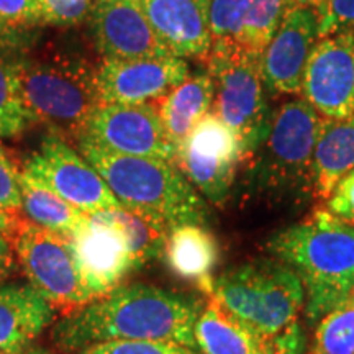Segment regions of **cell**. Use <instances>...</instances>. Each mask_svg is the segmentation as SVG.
I'll use <instances>...</instances> for the list:
<instances>
[{
  "mask_svg": "<svg viewBox=\"0 0 354 354\" xmlns=\"http://www.w3.org/2000/svg\"><path fill=\"white\" fill-rule=\"evenodd\" d=\"M201 297L162 287L133 282L63 317L53 328V343L63 353H79L95 343L115 339L176 343L197 349ZM198 351V349H197Z\"/></svg>",
  "mask_w": 354,
  "mask_h": 354,
  "instance_id": "1",
  "label": "cell"
},
{
  "mask_svg": "<svg viewBox=\"0 0 354 354\" xmlns=\"http://www.w3.org/2000/svg\"><path fill=\"white\" fill-rule=\"evenodd\" d=\"M274 258L289 264L305 289L304 313L315 326L354 290V225L326 209L274 234L268 243Z\"/></svg>",
  "mask_w": 354,
  "mask_h": 354,
  "instance_id": "2",
  "label": "cell"
},
{
  "mask_svg": "<svg viewBox=\"0 0 354 354\" xmlns=\"http://www.w3.org/2000/svg\"><path fill=\"white\" fill-rule=\"evenodd\" d=\"M84 158L104 177L123 207L140 212L169 230L209 221V207L174 162L125 156L76 138Z\"/></svg>",
  "mask_w": 354,
  "mask_h": 354,
  "instance_id": "3",
  "label": "cell"
},
{
  "mask_svg": "<svg viewBox=\"0 0 354 354\" xmlns=\"http://www.w3.org/2000/svg\"><path fill=\"white\" fill-rule=\"evenodd\" d=\"M322 117L302 97L274 110L271 130L246 165L251 196L304 203L313 198L312 161Z\"/></svg>",
  "mask_w": 354,
  "mask_h": 354,
  "instance_id": "4",
  "label": "cell"
},
{
  "mask_svg": "<svg viewBox=\"0 0 354 354\" xmlns=\"http://www.w3.org/2000/svg\"><path fill=\"white\" fill-rule=\"evenodd\" d=\"M209 299L271 343L300 323L305 289L297 272L272 256L228 269L214 281Z\"/></svg>",
  "mask_w": 354,
  "mask_h": 354,
  "instance_id": "5",
  "label": "cell"
},
{
  "mask_svg": "<svg viewBox=\"0 0 354 354\" xmlns=\"http://www.w3.org/2000/svg\"><path fill=\"white\" fill-rule=\"evenodd\" d=\"M205 64L215 82L214 112L236 135L246 162L268 136L276 110L261 73V56L236 43H212Z\"/></svg>",
  "mask_w": 354,
  "mask_h": 354,
  "instance_id": "6",
  "label": "cell"
},
{
  "mask_svg": "<svg viewBox=\"0 0 354 354\" xmlns=\"http://www.w3.org/2000/svg\"><path fill=\"white\" fill-rule=\"evenodd\" d=\"M20 91L30 123H48L74 136L100 105L95 69L74 56L21 59Z\"/></svg>",
  "mask_w": 354,
  "mask_h": 354,
  "instance_id": "7",
  "label": "cell"
},
{
  "mask_svg": "<svg viewBox=\"0 0 354 354\" xmlns=\"http://www.w3.org/2000/svg\"><path fill=\"white\" fill-rule=\"evenodd\" d=\"M8 240L28 284L61 315L68 317L94 300L79 272L69 236L19 218Z\"/></svg>",
  "mask_w": 354,
  "mask_h": 354,
  "instance_id": "8",
  "label": "cell"
},
{
  "mask_svg": "<svg viewBox=\"0 0 354 354\" xmlns=\"http://www.w3.org/2000/svg\"><path fill=\"white\" fill-rule=\"evenodd\" d=\"M243 162L240 141L214 110L194 127L174 159L189 183L215 207L227 203Z\"/></svg>",
  "mask_w": 354,
  "mask_h": 354,
  "instance_id": "9",
  "label": "cell"
},
{
  "mask_svg": "<svg viewBox=\"0 0 354 354\" xmlns=\"http://www.w3.org/2000/svg\"><path fill=\"white\" fill-rule=\"evenodd\" d=\"M76 138L125 156L171 162L176 159V148L154 104H102L76 133Z\"/></svg>",
  "mask_w": 354,
  "mask_h": 354,
  "instance_id": "10",
  "label": "cell"
},
{
  "mask_svg": "<svg viewBox=\"0 0 354 354\" xmlns=\"http://www.w3.org/2000/svg\"><path fill=\"white\" fill-rule=\"evenodd\" d=\"M24 167L87 215L122 205L104 177L59 133H48Z\"/></svg>",
  "mask_w": 354,
  "mask_h": 354,
  "instance_id": "11",
  "label": "cell"
},
{
  "mask_svg": "<svg viewBox=\"0 0 354 354\" xmlns=\"http://www.w3.org/2000/svg\"><path fill=\"white\" fill-rule=\"evenodd\" d=\"M300 95L322 118L354 115V30L318 38L304 73Z\"/></svg>",
  "mask_w": 354,
  "mask_h": 354,
  "instance_id": "12",
  "label": "cell"
},
{
  "mask_svg": "<svg viewBox=\"0 0 354 354\" xmlns=\"http://www.w3.org/2000/svg\"><path fill=\"white\" fill-rule=\"evenodd\" d=\"M187 61L165 57H104L95 69L102 104H154L189 77Z\"/></svg>",
  "mask_w": 354,
  "mask_h": 354,
  "instance_id": "13",
  "label": "cell"
},
{
  "mask_svg": "<svg viewBox=\"0 0 354 354\" xmlns=\"http://www.w3.org/2000/svg\"><path fill=\"white\" fill-rule=\"evenodd\" d=\"M71 241L79 272L94 300L110 294L128 274L140 269L122 230L102 212L87 215Z\"/></svg>",
  "mask_w": 354,
  "mask_h": 354,
  "instance_id": "14",
  "label": "cell"
},
{
  "mask_svg": "<svg viewBox=\"0 0 354 354\" xmlns=\"http://www.w3.org/2000/svg\"><path fill=\"white\" fill-rule=\"evenodd\" d=\"M317 41L315 8H287L281 26L261 55V73L271 97L300 95L305 68Z\"/></svg>",
  "mask_w": 354,
  "mask_h": 354,
  "instance_id": "15",
  "label": "cell"
},
{
  "mask_svg": "<svg viewBox=\"0 0 354 354\" xmlns=\"http://www.w3.org/2000/svg\"><path fill=\"white\" fill-rule=\"evenodd\" d=\"M92 33L104 57L174 56L154 32L140 2L95 0L92 6Z\"/></svg>",
  "mask_w": 354,
  "mask_h": 354,
  "instance_id": "16",
  "label": "cell"
},
{
  "mask_svg": "<svg viewBox=\"0 0 354 354\" xmlns=\"http://www.w3.org/2000/svg\"><path fill=\"white\" fill-rule=\"evenodd\" d=\"M140 3L172 55L205 63L212 50L210 0H141Z\"/></svg>",
  "mask_w": 354,
  "mask_h": 354,
  "instance_id": "17",
  "label": "cell"
},
{
  "mask_svg": "<svg viewBox=\"0 0 354 354\" xmlns=\"http://www.w3.org/2000/svg\"><path fill=\"white\" fill-rule=\"evenodd\" d=\"M56 320L51 307L30 284L0 286V351L25 354Z\"/></svg>",
  "mask_w": 354,
  "mask_h": 354,
  "instance_id": "18",
  "label": "cell"
},
{
  "mask_svg": "<svg viewBox=\"0 0 354 354\" xmlns=\"http://www.w3.org/2000/svg\"><path fill=\"white\" fill-rule=\"evenodd\" d=\"M354 171V115L346 120L322 118L313 148V198L326 202L342 179Z\"/></svg>",
  "mask_w": 354,
  "mask_h": 354,
  "instance_id": "19",
  "label": "cell"
},
{
  "mask_svg": "<svg viewBox=\"0 0 354 354\" xmlns=\"http://www.w3.org/2000/svg\"><path fill=\"white\" fill-rule=\"evenodd\" d=\"M215 82L209 71L189 74L183 84L158 100V112L172 146L177 149L194 127L214 110Z\"/></svg>",
  "mask_w": 354,
  "mask_h": 354,
  "instance_id": "20",
  "label": "cell"
},
{
  "mask_svg": "<svg viewBox=\"0 0 354 354\" xmlns=\"http://www.w3.org/2000/svg\"><path fill=\"white\" fill-rule=\"evenodd\" d=\"M171 271L197 284L207 299L214 292V272L218 263V245L202 225H180L167 233L165 246Z\"/></svg>",
  "mask_w": 354,
  "mask_h": 354,
  "instance_id": "21",
  "label": "cell"
},
{
  "mask_svg": "<svg viewBox=\"0 0 354 354\" xmlns=\"http://www.w3.org/2000/svg\"><path fill=\"white\" fill-rule=\"evenodd\" d=\"M194 336L202 354H274L269 342L234 320L214 299L203 305Z\"/></svg>",
  "mask_w": 354,
  "mask_h": 354,
  "instance_id": "22",
  "label": "cell"
},
{
  "mask_svg": "<svg viewBox=\"0 0 354 354\" xmlns=\"http://www.w3.org/2000/svg\"><path fill=\"white\" fill-rule=\"evenodd\" d=\"M20 194L21 210L39 227L71 238L87 221V214L61 198L25 167L20 171Z\"/></svg>",
  "mask_w": 354,
  "mask_h": 354,
  "instance_id": "23",
  "label": "cell"
},
{
  "mask_svg": "<svg viewBox=\"0 0 354 354\" xmlns=\"http://www.w3.org/2000/svg\"><path fill=\"white\" fill-rule=\"evenodd\" d=\"M102 214L122 230L138 268L148 263L149 259L165 254L167 233L171 230L162 223L123 205L113 210H105Z\"/></svg>",
  "mask_w": 354,
  "mask_h": 354,
  "instance_id": "24",
  "label": "cell"
},
{
  "mask_svg": "<svg viewBox=\"0 0 354 354\" xmlns=\"http://www.w3.org/2000/svg\"><path fill=\"white\" fill-rule=\"evenodd\" d=\"M21 59L0 44V138H17L30 123L20 91Z\"/></svg>",
  "mask_w": 354,
  "mask_h": 354,
  "instance_id": "25",
  "label": "cell"
},
{
  "mask_svg": "<svg viewBox=\"0 0 354 354\" xmlns=\"http://www.w3.org/2000/svg\"><path fill=\"white\" fill-rule=\"evenodd\" d=\"M307 354H354V290L317 323Z\"/></svg>",
  "mask_w": 354,
  "mask_h": 354,
  "instance_id": "26",
  "label": "cell"
},
{
  "mask_svg": "<svg viewBox=\"0 0 354 354\" xmlns=\"http://www.w3.org/2000/svg\"><path fill=\"white\" fill-rule=\"evenodd\" d=\"M286 12V0H248L240 46L254 55H263L284 20Z\"/></svg>",
  "mask_w": 354,
  "mask_h": 354,
  "instance_id": "27",
  "label": "cell"
},
{
  "mask_svg": "<svg viewBox=\"0 0 354 354\" xmlns=\"http://www.w3.org/2000/svg\"><path fill=\"white\" fill-rule=\"evenodd\" d=\"M248 0H210L212 43L240 44Z\"/></svg>",
  "mask_w": 354,
  "mask_h": 354,
  "instance_id": "28",
  "label": "cell"
},
{
  "mask_svg": "<svg viewBox=\"0 0 354 354\" xmlns=\"http://www.w3.org/2000/svg\"><path fill=\"white\" fill-rule=\"evenodd\" d=\"M41 24L38 0H0V39H12Z\"/></svg>",
  "mask_w": 354,
  "mask_h": 354,
  "instance_id": "29",
  "label": "cell"
},
{
  "mask_svg": "<svg viewBox=\"0 0 354 354\" xmlns=\"http://www.w3.org/2000/svg\"><path fill=\"white\" fill-rule=\"evenodd\" d=\"M77 354H201L197 349L176 343L141 342V339H115L95 343Z\"/></svg>",
  "mask_w": 354,
  "mask_h": 354,
  "instance_id": "30",
  "label": "cell"
},
{
  "mask_svg": "<svg viewBox=\"0 0 354 354\" xmlns=\"http://www.w3.org/2000/svg\"><path fill=\"white\" fill-rule=\"evenodd\" d=\"M43 24L57 28H74L87 20L92 0H38Z\"/></svg>",
  "mask_w": 354,
  "mask_h": 354,
  "instance_id": "31",
  "label": "cell"
},
{
  "mask_svg": "<svg viewBox=\"0 0 354 354\" xmlns=\"http://www.w3.org/2000/svg\"><path fill=\"white\" fill-rule=\"evenodd\" d=\"M317 12L318 38L354 30V0H326Z\"/></svg>",
  "mask_w": 354,
  "mask_h": 354,
  "instance_id": "32",
  "label": "cell"
},
{
  "mask_svg": "<svg viewBox=\"0 0 354 354\" xmlns=\"http://www.w3.org/2000/svg\"><path fill=\"white\" fill-rule=\"evenodd\" d=\"M0 210L19 215L21 210L20 169L12 161L6 146L0 143Z\"/></svg>",
  "mask_w": 354,
  "mask_h": 354,
  "instance_id": "33",
  "label": "cell"
},
{
  "mask_svg": "<svg viewBox=\"0 0 354 354\" xmlns=\"http://www.w3.org/2000/svg\"><path fill=\"white\" fill-rule=\"evenodd\" d=\"M325 203L326 210L354 225V171L339 180Z\"/></svg>",
  "mask_w": 354,
  "mask_h": 354,
  "instance_id": "34",
  "label": "cell"
},
{
  "mask_svg": "<svg viewBox=\"0 0 354 354\" xmlns=\"http://www.w3.org/2000/svg\"><path fill=\"white\" fill-rule=\"evenodd\" d=\"M13 268H15V259H13L12 243L0 232V272L10 274Z\"/></svg>",
  "mask_w": 354,
  "mask_h": 354,
  "instance_id": "35",
  "label": "cell"
},
{
  "mask_svg": "<svg viewBox=\"0 0 354 354\" xmlns=\"http://www.w3.org/2000/svg\"><path fill=\"white\" fill-rule=\"evenodd\" d=\"M19 218H20L19 215H12V214H7V212L0 210V232L6 234L7 238H10V234L13 233V230H15L17 220Z\"/></svg>",
  "mask_w": 354,
  "mask_h": 354,
  "instance_id": "36",
  "label": "cell"
},
{
  "mask_svg": "<svg viewBox=\"0 0 354 354\" xmlns=\"http://www.w3.org/2000/svg\"><path fill=\"white\" fill-rule=\"evenodd\" d=\"M326 0H286L287 8H295V7H308V8H315L318 10Z\"/></svg>",
  "mask_w": 354,
  "mask_h": 354,
  "instance_id": "37",
  "label": "cell"
},
{
  "mask_svg": "<svg viewBox=\"0 0 354 354\" xmlns=\"http://www.w3.org/2000/svg\"><path fill=\"white\" fill-rule=\"evenodd\" d=\"M30 354H55V353L48 351V349H44V348H32L30 349Z\"/></svg>",
  "mask_w": 354,
  "mask_h": 354,
  "instance_id": "38",
  "label": "cell"
},
{
  "mask_svg": "<svg viewBox=\"0 0 354 354\" xmlns=\"http://www.w3.org/2000/svg\"><path fill=\"white\" fill-rule=\"evenodd\" d=\"M7 277H8V274H7V272H0V286H2L3 282L7 281Z\"/></svg>",
  "mask_w": 354,
  "mask_h": 354,
  "instance_id": "39",
  "label": "cell"
},
{
  "mask_svg": "<svg viewBox=\"0 0 354 354\" xmlns=\"http://www.w3.org/2000/svg\"><path fill=\"white\" fill-rule=\"evenodd\" d=\"M125 2H141V0H125Z\"/></svg>",
  "mask_w": 354,
  "mask_h": 354,
  "instance_id": "40",
  "label": "cell"
},
{
  "mask_svg": "<svg viewBox=\"0 0 354 354\" xmlns=\"http://www.w3.org/2000/svg\"><path fill=\"white\" fill-rule=\"evenodd\" d=\"M25 354H30V349H28V351H26V353H25Z\"/></svg>",
  "mask_w": 354,
  "mask_h": 354,
  "instance_id": "41",
  "label": "cell"
},
{
  "mask_svg": "<svg viewBox=\"0 0 354 354\" xmlns=\"http://www.w3.org/2000/svg\"><path fill=\"white\" fill-rule=\"evenodd\" d=\"M0 354H3V353H2V351H0Z\"/></svg>",
  "mask_w": 354,
  "mask_h": 354,
  "instance_id": "42",
  "label": "cell"
}]
</instances>
